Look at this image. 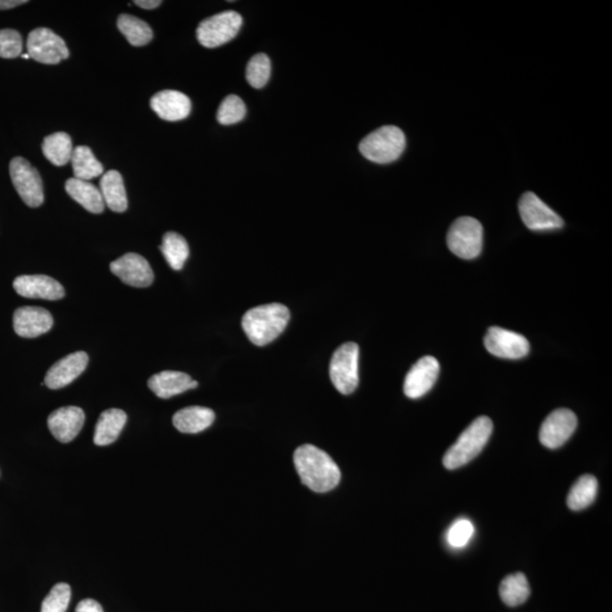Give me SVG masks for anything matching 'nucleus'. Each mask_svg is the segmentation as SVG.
Listing matches in <instances>:
<instances>
[{
  "label": "nucleus",
  "instance_id": "29",
  "mask_svg": "<svg viewBox=\"0 0 612 612\" xmlns=\"http://www.w3.org/2000/svg\"><path fill=\"white\" fill-rule=\"evenodd\" d=\"M117 28L134 47H142L149 44L154 38L150 25L133 15H120L117 20Z\"/></svg>",
  "mask_w": 612,
  "mask_h": 612
},
{
  "label": "nucleus",
  "instance_id": "27",
  "mask_svg": "<svg viewBox=\"0 0 612 612\" xmlns=\"http://www.w3.org/2000/svg\"><path fill=\"white\" fill-rule=\"evenodd\" d=\"M160 251H162L167 264L176 272L183 269L189 256L187 239L183 236L175 233V231H168V233L163 235V244L160 245Z\"/></svg>",
  "mask_w": 612,
  "mask_h": 612
},
{
  "label": "nucleus",
  "instance_id": "15",
  "mask_svg": "<svg viewBox=\"0 0 612 612\" xmlns=\"http://www.w3.org/2000/svg\"><path fill=\"white\" fill-rule=\"evenodd\" d=\"M53 326V315L42 307H20L13 316V327L22 339H37L48 332Z\"/></svg>",
  "mask_w": 612,
  "mask_h": 612
},
{
  "label": "nucleus",
  "instance_id": "38",
  "mask_svg": "<svg viewBox=\"0 0 612 612\" xmlns=\"http://www.w3.org/2000/svg\"><path fill=\"white\" fill-rule=\"evenodd\" d=\"M27 3V0H0V11L11 10Z\"/></svg>",
  "mask_w": 612,
  "mask_h": 612
},
{
  "label": "nucleus",
  "instance_id": "16",
  "mask_svg": "<svg viewBox=\"0 0 612 612\" xmlns=\"http://www.w3.org/2000/svg\"><path fill=\"white\" fill-rule=\"evenodd\" d=\"M15 292L27 298L48 299L58 301L65 297V289L54 278L45 274H29L20 276L13 282Z\"/></svg>",
  "mask_w": 612,
  "mask_h": 612
},
{
  "label": "nucleus",
  "instance_id": "23",
  "mask_svg": "<svg viewBox=\"0 0 612 612\" xmlns=\"http://www.w3.org/2000/svg\"><path fill=\"white\" fill-rule=\"evenodd\" d=\"M100 192L105 205L113 213L122 214L128 210V194L120 172H105L100 180Z\"/></svg>",
  "mask_w": 612,
  "mask_h": 612
},
{
  "label": "nucleus",
  "instance_id": "26",
  "mask_svg": "<svg viewBox=\"0 0 612 612\" xmlns=\"http://www.w3.org/2000/svg\"><path fill=\"white\" fill-rule=\"evenodd\" d=\"M71 162V167H73L74 179L88 181L104 174L103 163L96 160L88 147H75Z\"/></svg>",
  "mask_w": 612,
  "mask_h": 612
},
{
  "label": "nucleus",
  "instance_id": "32",
  "mask_svg": "<svg viewBox=\"0 0 612 612\" xmlns=\"http://www.w3.org/2000/svg\"><path fill=\"white\" fill-rule=\"evenodd\" d=\"M247 115V107L239 96L231 95L222 100L219 105L217 121L222 125H233L243 121Z\"/></svg>",
  "mask_w": 612,
  "mask_h": 612
},
{
  "label": "nucleus",
  "instance_id": "12",
  "mask_svg": "<svg viewBox=\"0 0 612 612\" xmlns=\"http://www.w3.org/2000/svg\"><path fill=\"white\" fill-rule=\"evenodd\" d=\"M577 417L571 409L559 408L544 420L540 429V441L549 449L563 446L575 432Z\"/></svg>",
  "mask_w": 612,
  "mask_h": 612
},
{
  "label": "nucleus",
  "instance_id": "22",
  "mask_svg": "<svg viewBox=\"0 0 612 612\" xmlns=\"http://www.w3.org/2000/svg\"><path fill=\"white\" fill-rule=\"evenodd\" d=\"M128 422V415L118 408L107 409L101 413L96 425L94 441L96 446H108L120 437L122 430Z\"/></svg>",
  "mask_w": 612,
  "mask_h": 612
},
{
  "label": "nucleus",
  "instance_id": "18",
  "mask_svg": "<svg viewBox=\"0 0 612 612\" xmlns=\"http://www.w3.org/2000/svg\"><path fill=\"white\" fill-rule=\"evenodd\" d=\"M86 422L83 409L76 407H65L56 409L48 417V428L58 441L69 443L73 441Z\"/></svg>",
  "mask_w": 612,
  "mask_h": 612
},
{
  "label": "nucleus",
  "instance_id": "31",
  "mask_svg": "<svg viewBox=\"0 0 612 612\" xmlns=\"http://www.w3.org/2000/svg\"><path fill=\"white\" fill-rule=\"evenodd\" d=\"M272 74V62L265 54H257L248 62L247 80L251 87L261 88L268 83Z\"/></svg>",
  "mask_w": 612,
  "mask_h": 612
},
{
  "label": "nucleus",
  "instance_id": "6",
  "mask_svg": "<svg viewBox=\"0 0 612 612\" xmlns=\"http://www.w3.org/2000/svg\"><path fill=\"white\" fill-rule=\"evenodd\" d=\"M447 244L449 250L461 259H475L482 251L483 227L475 218H458L449 228Z\"/></svg>",
  "mask_w": 612,
  "mask_h": 612
},
{
  "label": "nucleus",
  "instance_id": "30",
  "mask_svg": "<svg viewBox=\"0 0 612 612\" xmlns=\"http://www.w3.org/2000/svg\"><path fill=\"white\" fill-rule=\"evenodd\" d=\"M598 495V480L593 475H583L573 485L567 497L568 507L572 510L585 509L593 504Z\"/></svg>",
  "mask_w": 612,
  "mask_h": 612
},
{
  "label": "nucleus",
  "instance_id": "8",
  "mask_svg": "<svg viewBox=\"0 0 612 612\" xmlns=\"http://www.w3.org/2000/svg\"><path fill=\"white\" fill-rule=\"evenodd\" d=\"M13 185L29 208H38L44 204V185L39 172L32 167L27 159L16 157L10 163Z\"/></svg>",
  "mask_w": 612,
  "mask_h": 612
},
{
  "label": "nucleus",
  "instance_id": "24",
  "mask_svg": "<svg viewBox=\"0 0 612 612\" xmlns=\"http://www.w3.org/2000/svg\"><path fill=\"white\" fill-rule=\"evenodd\" d=\"M65 189L69 196L88 213L99 214L105 210V202L100 189L95 187L94 184L73 177V179L67 180Z\"/></svg>",
  "mask_w": 612,
  "mask_h": 612
},
{
  "label": "nucleus",
  "instance_id": "34",
  "mask_svg": "<svg viewBox=\"0 0 612 612\" xmlns=\"http://www.w3.org/2000/svg\"><path fill=\"white\" fill-rule=\"evenodd\" d=\"M23 50L22 36L16 29H0V57L13 59L21 56Z\"/></svg>",
  "mask_w": 612,
  "mask_h": 612
},
{
  "label": "nucleus",
  "instance_id": "9",
  "mask_svg": "<svg viewBox=\"0 0 612 612\" xmlns=\"http://www.w3.org/2000/svg\"><path fill=\"white\" fill-rule=\"evenodd\" d=\"M28 54L41 64L56 65L70 56L69 48L61 37L47 28H38L28 38Z\"/></svg>",
  "mask_w": 612,
  "mask_h": 612
},
{
  "label": "nucleus",
  "instance_id": "21",
  "mask_svg": "<svg viewBox=\"0 0 612 612\" xmlns=\"http://www.w3.org/2000/svg\"><path fill=\"white\" fill-rule=\"evenodd\" d=\"M216 415L213 409L204 407H189L180 409L172 417V424L181 433H200L213 425Z\"/></svg>",
  "mask_w": 612,
  "mask_h": 612
},
{
  "label": "nucleus",
  "instance_id": "14",
  "mask_svg": "<svg viewBox=\"0 0 612 612\" xmlns=\"http://www.w3.org/2000/svg\"><path fill=\"white\" fill-rule=\"evenodd\" d=\"M440 365L436 358L424 356L412 366L405 378L404 392L408 398L417 399L432 390L436 383Z\"/></svg>",
  "mask_w": 612,
  "mask_h": 612
},
{
  "label": "nucleus",
  "instance_id": "10",
  "mask_svg": "<svg viewBox=\"0 0 612 612\" xmlns=\"http://www.w3.org/2000/svg\"><path fill=\"white\" fill-rule=\"evenodd\" d=\"M518 210L523 222L531 231H552L564 227V221L559 214L549 208L534 193L523 194Z\"/></svg>",
  "mask_w": 612,
  "mask_h": 612
},
{
  "label": "nucleus",
  "instance_id": "13",
  "mask_svg": "<svg viewBox=\"0 0 612 612\" xmlns=\"http://www.w3.org/2000/svg\"><path fill=\"white\" fill-rule=\"evenodd\" d=\"M111 272L124 284L137 289H146L152 285L155 280L149 263L138 253H128L113 261Z\"/></svg>",
  "mask_w": 612,
  "mask_h": 612
},
{
  "label": "nucleus",
  "instance_id": "33",
  "mask_svg": "<svg viewBox=\"0 0 612 612\" xmlns=\"http://www.w3.org/2000/svg\"><path fill=\"white\" fill-rule=\"evenodd\" d=\"M71 586L58 583L42 602L41 612H66L71 601Z\"/></svg>",
  "mask_w": 612,
  "mask_h": 612
},
{
  "label": "nucleus",
  "instance_id": "28",
  "mask_svg": "<svg viewBox=\"0 0 612 612\" xmlns=\"http://www.w3.org/2000/svg\"><path fill=\"white\" fill-rule=\"evenodd\" d=\"M499 593L501 600L509 607H518L527 601L531 594L529 581L524 574L516 573L502 580Z\"/></svg>",
  "mask_w": 612,
  "mask_h": 612
},
{
  "label": "nucleus",
  "instance_id": "39",
  "mask_svg": "<svg viewBox=\"0 0 612 612\" xmlns=\"http://www.w3.org/2000/svg\"><path fill=\"white\" fill-rule=\"evenodd\" d=\"M22 57H23L24 59H29V54H24Z\"/></svg>",
  "mask_w": 612,
  "mask_h": 612
},
{
  "label": "nucleus",
  "instance_id": "17",
  "mask_svg": "<svg viewBox=\"0 0 612 612\" xmlns=\"http://www.w3.org/2000/svg\"><path fill=\"white\" fill-rule=\"evenodd\" d=\"M88 363L86 352L70 354L50 367L45 377V385L54 390L69 386L86 371Z\"/></svg>",
  "mask_w": 612,
  "mask_h": 612
},
{
  "label": "nucleus",
  "instance_id": "7",
  "mask_svg": "<svg viewBox=\"0 0 612 612\" xmlns=\"http://www.w3.org/2000/svg\"><path fill=\"white\" fill-rule=\"evenodd\" d=\"M243 19L238 12L226 11L202 21L197 29V41L205 48H217L233 40Z\"/></svg>",
  "mask_w": 612,
  "mask_h": 612
},
{
  "label": "nucleus",
  "instance_id": "25",
  "mask_svg": "<svg viewBox=\"0 0 612 612\" xmlns=\"http://www.w3.org/2000/svg\"><path fill=\"white\" fill-rule=\"evenodd\" d=\"M42 152L54 166H65L73 155V146H71L70 135L65 132L48 135L42 143Z\"/></svg>",
  "mask_w": 612,
  "mask_h": 612
},
{
  "label": "nucleus",
  "instance_id": "1",
  "mask_svg": "<svg viewBox=\"0 0 612 612\" xmlns=\"http://www.w3.org/2000/svg\"><path fill=\"white\" fill-rule=\"evenodd\" d=\"M294 464L302 483L312 491H331L340 482V470L326 451L314 445L298 447L294 453Z\"/></svg>",
  "mask_w": 612,
  "mask_h": 612
},
{
  "label": "nucleus",
  "instance_id": "37",
  "mask_svg": "<svg viewBox=\"0 0 612 612\" xmlns=\"http://www.w3.org/2000/svg\"><path fill=\"white\" fill-rule=\"evenodd\" d=\"M134 4L138 7L145 8V10H155V8L162 5L163 2L160 0H137Z\"/></svg>",
  "mask_w": 612,
  "mask_h": 612
},
{
  "label": "nucleus",
  "instance_id": "36",
  "mask_svg": "<svg viewBox=\"0 0 612 612\" xmlns=\"http://www.w3.org/2000/svg\"><path fill=\"white\" fill-rule=\"evenodd\" d=\"M75 612H104V610L98 601L94 599H86L79 603Z\"/></svg>",
  "mask_w": 612,
  "mask_h": 612
},
{
  "label": "nucleus",
  "instance_id": "20",
  "mask_svg": "<svg viewBox=\"0 0 612 612\" xmlns=\"http://www.w3.org/2000/svg\"><path fill=\"white\" fill-rule=\"evenodd\" d=\"M147 386L159 398L168 399L189 390H196L198 383L189 374L180 373V371H163V373L152 375L147 381Z\"/></svg>",
  "mask_w": 612,
  "mask_h": 612
},
{
  "label": "nucleus",
  "instance_id": "4",
  "mask_svg": "<svg viewBox=\"0 0 612 612\" xmlns=\"http://www.w3.org/2000/svg\"><path fill=\"white\" fill-rule=\"evenodd\" d=\"M407 138L397 126H382L363 138L360 149L363 157L375 163H390L402 155Z\"/></svg>",
  "mask_w": 612,
  "mask_h": 612
},
{
  "label": "nucleus",
  "instance_id": "5",
  "mask_svg": "<svg viewBox=\"0 0 612 612\" xmlns=\"http://www.w3.org/2000/svg\"><path fill=\"white\" fill-rule=\"evenodd\" d=\"M358 345L348 341L335 350L331 361V379L332 385L343 395H350L358 386Z\"/></svg>",
  "mask_w": 612,
  "mask_h": 612
},
{
  "label": "nucleus",
  "instance_id": "19",
  "mask_svg": "<svg viewBox=\"0 0 612 612\" xmlns=\"http://www.w3.org/2000/svg\"><path fill=\"white\" fill-rule=\"evenodd\" d=\"M152 111L163 121L179 122L188 118L192 104L187 95L175 90L158 92L150 100Z\"/></svg>",
  "mask_w": 612,
  "mask_h": 612
},
{
  "label": "nucleus",
  "instance_id": "11",
  "mask_svg": "<svg viewBox=\"0 0 612 612\" xmlns=\"http://www.w3.org/2000/svg\"><path fill=\"white\" fill-rule=\"evenodd\" d=\"M484 346L490 354L507 360H518L530 352L529 340L517 332L491 327L484 337Z\"/></svg>",
  "mask_w": 612,
  "mask_h": 612
},
{
  "label": "nucleus",
  "instance_id": "2",
  "mask_svg": "<svg viewBox=\"0 0 612 612\" xmlns=\"http://www.w3.org/2000/svg\"><path fill=\"white\" fill-rule=\"evenodd\" d=\"M289 319L290 312L284 304H264L243 315L242 328L252 344L265 346L281 335Z\"/></svg>",
  "mask_w": 612,
  "mask_h": 612
},
{
  "label": "nucleus",
  "instance_id": "3",
  "mask_svg": "<svg viewBox=\"0 0 612 612\" xmlns=\"http://www.w3.org/2000/svg\"><path fill=\"white\" fill-rule=\"evenodd\" d=\"M492 429V421L487 416H480L472 422L443 456V466L449 470H456L472 462L487 445Z\"/></svg>",
  "mask_w": 612,
  "mask_h": 612
},
{
  "label": "nucleus",
  "instance_id": "35",
  "mask_svg": "<svg viewBox=\"0 0 612 612\" xmlns=\"http://www.w3.org/2000/svg\"><path fill=\"white\" fill-rule=\"evenodd\" d=\"M474 534V526L468 519L462 518L455 522L449 532V542L451 547H465Z\"/></svg>",
  "mask_w": 612,
  "mask_h": 612
}]
</instances>
